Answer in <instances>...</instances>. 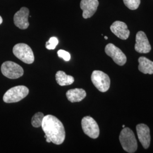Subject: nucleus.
Masks as SVG:
<instances>
[{"label":"nucleus","mask_w":153,"mask_h":153,"mask_svg":"<svg viewBox=\"0 0 153 153\" xmlns=\"http://www.w3.org/2000/svg\"><path fill=\"white\" fill-rule=\"evenodd\" d=\"M42 129L44 137L48 138L56 145L62 144L65 138V131L61 121L51 115L44 116L42 123Z\"/></svg>","instance_id":"1"},{"label":"nucleus","mask_w":153,"mask_h":153,"mask_svg":"<svg viewBox=\"0 0 153 153\" xmlns=\"http://www.w3.org/2000/svg\"><path fill=\"white\" fill-rule=\"evenodd\" d=\"M119 140L121 146L128 153H133L137 150L138 145L133 131L129 128H124L121 131Z\"/></svg>","instance_id":"2"},{"label":"nucleus","mask_w":153,"mask_h":153,"mask_svg":"<svg viewBox=\"0 0 153 153\" xmlns=\"http://www.w3.org/2000/svg\"><path fill=\"white\" fill-rule=\"evenodd\" d=\"M29 90L25 86H17L8 90L3 97V100L7 103H16L27 96Z\"/></svg>","instance_id":"3"},{"label":"nucleus","mask_w":153,"mask_h":153,"mask_svg":"<svg viewBox=\"0 0 153 153\" xmlns=\"http://www.w3.org/2000/svg\"><path fill=\"white\" fill-rule=\"evenodd\" d=\"M13 52L18 59L26 64H33L35 60L33 50L27 44L19 43L15 45Z\"/></svg>","instance_id":"4"},{"label":"nucleus","mask_w":153,"mask_h":153,"mask_svg":"<svg viewBox=\"0 0 153 153\" xmlns=\"http://www.w3.org/2000/svg\"><path fill=\"white\" fill-rule=\"evenodd\" d=\"M93 85L99 91L105 93L109 90L111 81L109 76L100 71H94L91 76Z\"/></svg>","instance_id":"5"},{"label":"nucleus","mask_w":153,"mask_h":153,"mask_svg":"<svg viewBox=\"0 0 153 153\" xmlns=\"http://www.w3.org/2000/svg\"><path fill=\"white\" fill-rule=\"evenodd\" d=\"M1 72L6 77L10 79H17L23 75L22 67L13 61H6L1 65Z\"/></svg>","instance_id":"6"},{"label":"nucleus","mask_w":153,"mask_h":153,"mask_svg":"<svg viewBox=\"0 0 153 153\" xmlns=\"http://www.w3.org/2000/svg\"><path fill=\"white\" fill-rule=\"evenodd\" d=\"M82 129L84 133L88 137L96 139L99 136V128L96 121L90 116H85L81 121Z\"/></svg>","instance_id":"7"},{"label":"nucleus","mask_w":153,"mask_h":153,"mask_svg":"<svg viewBox=\"0 0 153 153\" xmlns=\"http://www.w3.org/2000/svg\"><path fill=\"white\" fill-rule=\"evenodd\" d=\"M105 52L111 57L115 63L120 66L125 65L126 62V57L120 48L114 44L109 43L105 46Z\"/></svg>","instance_id":"8"},{"label":"nucleus","mask_w":153,"mask_h":153,"mask_svg":"<svg viewBox=\"0 0 153 153\" xmlns=\"http://www.w3.org/2000/svg\"><path fill=\"white\" fill-rule=\"evenodd\" d=\"M134 49L140 53H148L150 52L152 47L144 32L141 31L137 33Z\"/></svg>","instance_id":"9"},{"label":"nucleus","mask_w":153,"mask_h":153,"mask_svg":"<svg viewBox=\"0 0 153 153\" xmlns=\"http://www.w3.org/2000/svg\"><path fill=\"white\" fill-rule=\"evenodd\" d=\"M29 16V10L27 7H23L17 11L14 16V22L17 27L25 30L27 29L30 24L28 21Z\"/></svg>","instance_id":"10"},{"label":"nucleus","mask_w":153,"mask_h":153,"mask_svg":"<svg viewBox=\"0 0 153 153\" xmlns=\"http://www.w3.org/2000/svg\"><path fill=\"white\" fill-rule=\"evenodd\" d=\"M98 6V0H81L80 7L83 11V18L88 19L93 16L97 10Z\"/></svg>","instance_id":"11"},{"label":"nucleus","mask_w":153,"mask_h":153,"mask_svg":"<svg viewBox=\"0 0 153 153\" xmlns=\"http://www.w3.org/2000/svg\"><path fill=\"white\" fill-rule=\"evenodd\" d=\"M137 136L143 148L147 149L150 144V129L148 126L144 124H139L136 126Z\"/></svg>","instance_id":"12"},{"label":"nucleus","mask_w":153,"mask_h":153,"mask_svg":"<svg viewBox=\"0 0 153 153\" xmlns=\"http://www.w3.org/2000/svg\"><path fill=\"white\" fill-rule=\"evenodd\" d=\"M110 29L117 37L122 40H126L129 36L130 31L124 22L115 21L111 26Z\"/></svg>","instance_id":"13"},{"label":"nucleus","mask_w":153,"mask_h":153,"mask_svg":"<svg viewBox=\"0 0 153 153\" xmlns=\"http://www.w3.org/2000/svg\"><path fill=\"white\" fill-rule=\"evenodd\" d=\"M66 95L69 101L71 103L79 102L86 97V93L85 90L82 88H74L68 90Z\"/></svg>","instance_id":"14"},{"label":"nucleus","mask_w":153,"mask_h":153,"mask_svg":"<svg viewBox=\"0 0 153 153\" xmlns=\"http://www.w3.org/2000/svg\"><path fill=\"white\" fill-rule=\"evenodd\" d=\"M138 70L143 74H153V61L145 57H140L138 59Z\"/></svg>","instance_id":"15"},{"label":"nucleus","mask_w":153,"mask_h":153,"mask_svg":"<svg viewBox=\"0 0 153 153\" xmlns=\"http://www.w3.org/2000/svg\"><path fill=\"white\" fill-rule=\"evenodd\" d=\"M56 80L57 83L61 86L70 85L74 81L73 76L67 75L64 71H61L56 73Z\"/></svg>","instance_id":"16"},{"label":"nucleus","mask_w":153,"mask_h":153,"mask_svg":"<svg viewBox=\"0 0 153 153\" xmlns=\"http://www.w3.org/2000/svg\"><path fill=\"white\" fill-rule=\"evenodd\" d=\"M44 117V114L42 112L36 113L33 116L32 120H31L32 126L35 128H39L42 126Z\"/></svg>","instance_id":"17"},{"label":"nucleus","mask_w":153,"mask_h":153,"mask_svg":"<svg viewBox=\"0 0 153 153\" xmlns=\"http://www.w3.org/2000/svg\"><path fill=\"white\" fill-rule=\"evenodd\" d=\"M125 5L131 10H136L141 3V0H123Z\"/></svg>","instance_id":"18"},{"label":"nucleus","mask_w":153,"mask_h":153,"mask_svg":"<svg viewBox=\"0 0 153 153\" xmlns=\"http://www.w3.org/2000/svg\"><path fill=\"white\" fill-rule=\"evenodd\" d=\"M59 43V40L56 37H51L49 40L46 42L45 47L49 50L55 49Z\"/></svg>","instance_id":"19"},{"label":"nucleus","mask_w":153,"mask_h":153,"mask_svg":"<svg viewBox=\"0 0 153 153\" xmlns=\"http://www.w3.org/2000/svg\"><path fill=\"white\" fill-rule=\"evenodd\" d=\"M57 55L59 57L63 59L66 61H68L71 59V54L68 52L62 49H60L58 51Z\"/></svg>","instance_id":"20"},{"label":"nucleus","mask_w":153,"mask_h":153,"mask_svg":"<svg viewBox=\"0 0 153 153\" xmlns=\"http://www.w3.org/2000/svg\"><path fill=\"white\" fill-rule=\"evenodd\" d=\"M2 21H3V20H2V17L0 16V25L2 23Z\"/></svg>","instance_id":"21"},{"label":"nucleus","mask_w":153,"mask_h":153,"mask_svg":"<svg viewBox=\"0 0 153 153\" xmlns=\"http://www.w3.org/2000/svg\"><path fill=\"white\" fill-rule=\"evenodd\" d=\"M104 39L107 40V39H108V37H107V36H104Z\"/></svg>","instance_id":"22"},{"label":"nucleus","mask_w":153,"mask_h":153,"mask_svg":"<svg viewBox=\"0 0 153 153\" xmlns=\"http://www.w3.org/2000/svg\"><path fill=\"white\" fill-rule=\"evenodd\" d=\"M123 128H125V126H124V125L123 126Z\"/></svg>","instance_id":"23"}]
</instances>
